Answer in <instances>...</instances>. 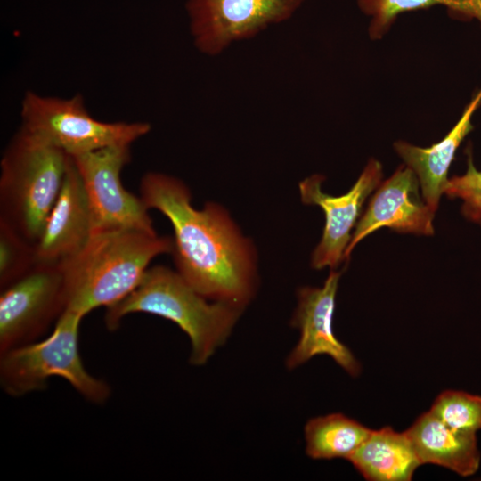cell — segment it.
Instances as JSON below:
<instances>
[{
    "label": "cell",
    "instance_id": "cell-1",
    "mask_svg": "<svg viewBox=\"0 0 481 481\" xmlns=\"http://www.w3.org/2000/svg\"><path fill=\"white\" fill-rule=\"evenodd\" d=\"M140 197L170 221L180 275L206 298L243 309L257 289L256 255L225 209L212 202L194 208L186 184L158 172L142 177Z\"/></svg>",
    "mask_w": 481,
    "mask_h": 481
},
{
    "label": "cell",
    "instance_id": "cell-2",
    "mask_svg": "<svg viewBox=\"0 0 481 481\" xmlns=\"http://www.w3.org/2000/svg\"><path fill=\"white\" fill-rule=\"evenodd\" d=\"M173 239L157 232L123 229L94 232L85 248L61 266L67 307L83 316L109 307L141 282L150 262L172 253Z\"/></svg>",
    "mask_w": 481,
    "mask_h": 481
},
{
    "label": "cell",
    "instance_id": "cell-3",
    "mask_svg": "<svg viewBox=\"0 0 481 481\" xmlns=\"http://www.w3.org/2000/svg\"><path fill=\"white\" fill-rule=\"evenodd\" d=\"M242 310L228 303L210 302L177 271L155 265L147 269L129 295L106 307L104 322L110 330H114L129 314L145 313L167 319L188 336L190 363L200 366L224 344Z\"/></svg>",
    "mask_w": 481,
    "mask_h": 481
},
{
    "label": "cell",
    "instance_id": "cell-4",
    "mask_svg": "<svg viewBox=\"0 0 481 481\" xmlns=\"http://www.w3.org/2000/svg\"><path fill=\"white\" fill-rule=\"evenodd\" d=\"M69 156L21 125L0 162V221L37 243L61 190Z\"/></svg>",
    "mask_w": 481,
    "mask_h": 481
},
{
    "label": "cell",
    "instance_id": "cell-5",
    "mask_svg": "<svg viewBox=\"0 0 481 481\" xmlns=\"http://www.w3.org/2000/svg\"><path fill=\"white\" fill-rule=\"evenodd\" d=\"M84 316L65 309L46 338L0 354V385L7 395L19 397L45 390L52 377L66 379L86 400L105 403L111 389L90 374L78 350V330Z\"/></svg>",
    "mask_w": 481,
    "mask_h": 481
},
{
    "label": "cell",
    "instance_id": "cell-6",
    "mask_svg": "<svg viewBox=\"0 0 481 481\" xmlns=\"http://www.w3.org/2000/svg\"><path fill=\"white\" fill-rule=\"evenodd\" d=\"M20 117L21 125L42 135L70 157L110 146L131 145L151 130L146 122H103L94 118L80 94L65 99L27 91Z\"/></svg>",
    "mask_w": 481,
    "mask_h": 481
},
{
    "label": "cell",
    "instance_id": "cell-7",
    "mask_svg": "<svg viewBox=\"0 0 481 481\" xmlns=\"http://www.w3.org/2000/svg\"><path fill=\"white\" fill-rule=\"evenodd\" d=\"M66 307L61 266L37 264L23 277L1 289L0 354L35 342Z\"/></svg>",
    "mask_w": 481,
    "mask_h": 481
},
{
    "label": "cell",
    "instance_id": "cell-8",
    "mask_svg": "<svg viewBox=\"0 0 481 481\" xmlns=\"http://www.w3.org/2000/svg\"><path fill=\"white\" fill-rule=\"evenodd\" d=\"M71 158L88 199L93 233L123 229L156 232L142 198L126 190L121 182V171L131 160V145L105 147Z\"/></svg>",
    "mask_w": 481,
    "mask_h": 481
},
{
    "label": "cell",
    "instance_id": "cell-9",
    "mask_svg": "<svg viewBox=\"0 0 481 481\" xmlns=\"http://www.w3.org/2000/svg\"><path fill=\"white\" fill-rule=\"evenodd\" d=\"M304 0H187L186 11L195 47L220 54L232 43L249 39L289 20Z\"/></svg>",
    "mask_w": 481,
    "mask_h": 481
},
{
    "label": "cell",
    "instance_id": "cell-10",
    "mask_svg": "<svg viewBox=\"0 0 481 481\" xmlns=\"http://www.w3.org/2000/svg\"><path fill=\"white\" fill-rule=\"evenodd\" d=\"M382 165L371 159L352 188L341 196L324 193V176L314 175L299 183L303 203L320 207L325 215L322 239L312 254L314 269H336L345 260V252L352 239V230L359 221L363 204L381 183Z\"/></svg>",
    "mask_w": 481,
    "mask_h": 481
},
{
    "label": "cell",
    "instance_id": "cell-11",
    "mask_svg": "<svg viewBox=\"0 0 481 481\" xmlns=\"http://www.w3.org/2000/svg\"><path fill=\"white\" fill-rule=\"evenodd\" d=\"M341 272L330 269L320 288L303 287L298 291V305L292 325L298 330L299 338L286 359V366L293 370L319 355L331 357L346 372L357 377L361 365L351 350L338 340L333 330L336 295Z\"/></svg>",
    "mask_w": 481,
    "mask_h": 481
},
{
    "label": "cell",
    "instance_id": "cell-12",
    "mask_svg": "<svg viewBox=\"0 0 481 481\" xmlns=\"http://www.w3.org/2000/svg\"><path fill=\"white\" fill-rule=\"evenodd\" d=\"M420 192L417 175L406 165H401L381 182L355 225L345 252L346 260L363 239L383 227L399 233L433 235L436 211L424 201Z\"/></svg>",
    "mask_w": 481,
    "mask_h": 481
},
{
    "label": "cell",
    "instance_id": "cell-13",
    "mask_svg": "<svg viewBox=\"0 0 481 481\" xmlns=\"http://www.w3.org/2000/svg\"><path fill=\"white\" fill-rule=\"evenodd\" d=\"M92 234L88 199L69 156L61 190L35 244L37 264L61 265L85 248Z\"/></svg>",
    "mask_w": 481,
    "mask_h": 481
},
{
    "label": "cell",
    "instance_id": "cell-14",
    "mask_svg": "<svg viewBox=\"0 0 481 481\" xmlns=\"http://www.w3.org/2000/svg\"><path fill=\"white\" fill-rule=\"evenodd\" d=\"M481 105V88L474 95L452 129L438 143L428 148L397 141L394 148L417 175L424 201L436 211L448 182L449 167L461 143L473 129L472 116Z\"/></svg>",
    "mask_w": 481,
    "mask_h": 481
},
{
    "label": "cell",
    "instance_id": "cell-15",
    "mask_svg": "<svg viewBox=\"0 0 481 481\" xmlns=\"http://www.w3.org/2000/svg\"><path fill=\"white\" fill-rule=\"evenodd\" d=\"M422 464L446 468L461 477L475 474L480 465L477 433L454 430L430 411L405 431Z\"/></svg>",
    "mask_w": 481,
    "mask_h": 481
},
{
    "label": "cell",
    "instance_id": "cell-16",
    "mask_svg": "<svg viewBox=\"0 0 481 481\" xmlns=\"http://www.w3.org/2000/svg\"><path fill=\"white\" fill-rule=\"evenodd\" d=\"M347 461L370 481H409L421 465L405 431L391 427L371 429Z\"/></svg>",
    "mask_w": 481,
    "mask_h": 481
},
{
    "label": "cell",
    "instance_id": "cell-17",
    "mask_svg": "<svg viewBox=\"0 0 481 481\" xmlns=\"http://www.w3.org/2000/svg\"><path fill=\"white\" fill-rule=\"evenodd\" d=\"M371 429L342 414L330 413L308 420L304 428L306 453L314 460L347 458Z\"/></svg>",
    "mask_w": 481,
    "mask_h": 481
},
{
    "label": "cell",
    "instance_id": "cell-18",
    "mask_svg": "<svg viewBox=\"0 0 481 481\" xmlns=\"http://www.w3.org/2000/svg\"><path fill=\"white\" fill-rule=\"evenodd\" d=\"M473 4V0H358L362 12L371 16L369 27L371 39L381 38L403 12L428 9L438 4L468 11Z\"/></svg>",
    "mask_w": 481,
    "mask_h": 481
},
{
    "label": "cell",
    "instance_id": "cell-19",
    "mask_svg": "<svg viewBox=\"0 0 481 481\" xmlns=\"http://www.w3.org/2000/svg\"><path fill=\"white\" fill-rule=\"evenodd\" d=\"M429 411L454 430L477 433L481 429L480 395L446 390L435 399Z\"/></svg>",
    "mask_w": 481,
    "mask_h": 481
},
{
    "label": "cell",
    "instance_id": "cell-20",
    "mask_svg": "<svg viewBox=\"0 0 481 481\" xmlns=\"http://www.w3.org/2000/svg\"><path fill=\"white\" fill-rule=\"evenodd\" d=\"M36 265L35 245L0 221L1 289L23 277Z\"/></svg>",
    "mask_w": 481,
    "mask_h": 481
},
{
    "label": "cell",
    "instance_id": "cell-21",
    "mask_svg": "<svg viewBox=\"0 0 481 481\" xmlns=\"http://www.w3.org/2000/svg\"><path fill=\"white\" fill-rule=\"evenodd\" d=\"M467 162L466 173L448 179L444 193L450 199L462 200L461 214L466 219L481 223V170L474 166L469 151Z\"/></svg>",
    "mask_w": 481,
    "mask_h": 481
},
{
    "label": "cell",
    "instance_id": "cell-22",
    "mask_svg": "<svg viewBox=\"0 0 481 481\" xmlns=\"http://www.w3.org/2000/svg\"><path fill=\"white\" fill-rule=\"evenodd\" d=\"M481 224V223H480Z\"/></svg>",
    "mask_w": 481,
    "mask_h": 481
}]
</instances>
